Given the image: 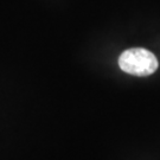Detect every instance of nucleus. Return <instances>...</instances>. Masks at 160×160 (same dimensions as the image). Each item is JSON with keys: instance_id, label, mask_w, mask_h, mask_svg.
<instances>
[{"instance_id": "f257e3e1", "label": "nucleus", "mask_w": 160, "mask_h": 160, "mask_svg": "<svg viewBox=\"0 0 160 160\" xmlns=\"http://www.w3.org/2000/svg\"><path fill=\"white\" fill-rule=\"evenodd\" d=\"M158 59L154 53L142 49L132 48L123 51L119 57V67L122 71L134 76H149L158 69Z\"/></svg>"}]
</instances>
